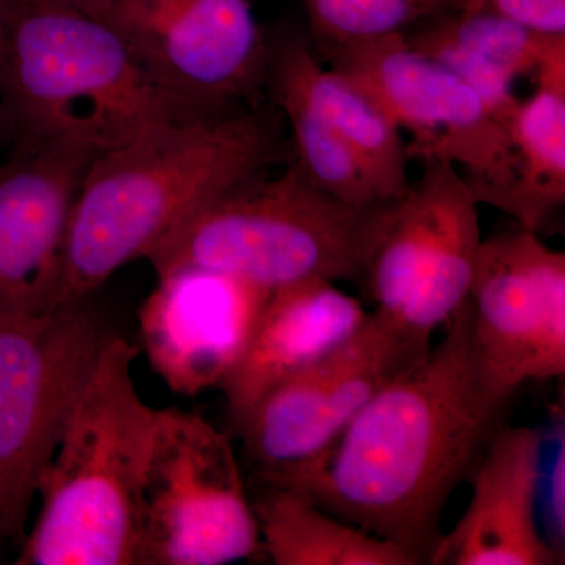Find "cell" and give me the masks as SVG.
Masks as SVG:
<instances>
[{
    "label": "cell",
    "instance_id": "obj_1",
    "mask_svg": "<svg viewBox=\"0 0 565 565\" xmlns=\"http://www.w3.org/2000/svg\"><path fill=\"white\" fill-rule=\"evenodd\" d=\"M440 343L390 382L321 462L292 484L334 515L429 564L441 515L484 451L504 404L486 388L465 302Z\"/></svg>",
    "mask_w": 565,
    "mask_h": 565
},
{
    "label": "cell",
    "instance_id": "obj_2",
    "mask_svg": "<svg viewBox=\"0 0 565 565\" xmlns=\"http://www.w3.org/2000/svg\"><path fill=\"white\" fill-rule=\"evenodd\" d=\"M281 129L277 107H252L159 122L95 156L71 215L58 305L92 297L196 211L277 161Z\"/></svg>",
    "mask_w": 565,
    "mask_h": 565
},
{
    "label": "cell",
    "instance_id": "obj_3",
    "mask_svg": "<svg viewBox=\"0 0 565 565\" xmlns=\"http://www.w3.org/2000/svg\"><path fill=\"white\" fill-rule=\"evenodd\" d=\"M136 348L103 345L36 486L18 565H140L143 492L159 408L134 381Z\"/></svg>",
    "mask_w": 565,
    "mask_h": 565
},
{
    "label": "cell",
    "instance_id": "obj_4",
    "mask_svg": "<svg viewBox=\"0 0 565 565\" xmlns=\"http://www.w3.org/2000/svg\"><path fill=\"white\" fill-rule=\"evenodd\" d=\"M0 102L14 143L62 141L98 156L159 122L199 117L166 95L102 13L65 0H9Z\"/></svg>",
    "mask_w": 565,
    "mask_h": 565
},
{
    "label": "cell",
    "instance_id": "obj_5",
    "mask_svg": "<svg viewBox=\"0 0 565 565\" xmlns=\"http://www.w3.org/2000/svg\"><path fill=\"white\" fill-rule=\"evenodd\" d=\"M259 174L237 182L170 234L148 256L156 275L210 270L269 291L315 278L363 282L396 200L341 202L294 161L274 180Z\"/></svg>",
    "mask_w": 565,
    "mask_h": 565
},
{
    "label": "cell",
    "instance_id": "obj_6",
    "mask_svg": "<svg viewBox=\"0 0 565 565\" xmlns=\"http://www.w3.org/2000/svg\"><path fill=\"white\" fill-rule=\"evenodd\" d=\"M111 333L92 297L0 315V541H24L40 476Z\"/></svg>",
    "mask_w": 565,
    "mask_h": 565
},
{
    "label": "cell",
    "instance_id": "obj_7",
    "mask_svg": "<svg viewBox=\"0 0 565 565\" xmlns=\"http://www.w3.org/2000/svg\"><path fill=\"white\" fill-rule=\"evenodd\" d=\"M316 52L411 136L408 158L451 162L479 204L511 214L516 178L511 137L467 82L414 50L403 33Z\"/></svg>",
    "mask_w": 565,
    "mask_h": 565
},
{
    "label": "cell",
    "instance_id": "obj_8",
    "mask_svg": "<svg viewBox=\"0 0 565 565\" xmlns=\"http://www.w3.org/2000/svg\"><path fill=\"white\" fill-rule=\"evenodd\" d=\"M430 348V338L371 310L344 343L264 393L234 418L264 484L289 486L313 470L375 394Z\"/></svg>",
    "mask_w": 565,
    "mask_h": 565
},
{
    "label": "cell",
    "instance_id": "obj_9",
    "mask_svg": "<svg viewBox=\"0 0 565 565\" xmlns=\"http://www.w3.org/2000/svg\"><path fill=\"white\" fill-rule=\"evenodd\" d=\"M258 552V520L232 438L203 416L159 408L140 565H225Z\"/></svg>",
    "mask_w": 565,
    "mask_h": 565
},
{
    "label": "cell",
    "instance_id": "obj_10",
    "mask_svg": "<svg viewBox=\"0 0 565 565\" xmlns=\"http://www.w3.org/2000/svg\"><path fill=\"white\" fill-rule=\"evenodd\" d=\"M478 200L448 161L423 173L393 204L363 282L373 311L430 338L467 302L482 236Z\"/></svg>",
    "mask_w": 565,
    "mask_h": 565
},
{
    "label": "cell",
    "instance_id": "obj_11",
    "mask_svg": "<svg viewBox=\"0 0 565 565\" xmlns=\"http://www.w3.org/2000/svg\"><path fill=\"white\" fill-rule=\"evenodd\" d=\"M102 14L152 82L199 117L236 114L266 87L267 35L250 0H111Z\"/></svg>",
    "mask_w": 565,
    "mask_h": 565
},
{
    "label": "cell",
    "instance_id": "obj_12",
    "mask_svg": "<svg viewBox=\"0 0 565 565\" xmlns=\"http://www.w3.org/2000/svg\"><path fill=\"white\" fill-rule=\"evenodd\" d=\"M479 373L494 401L565 374V255L520 228L482 239L467 299Z\"/></svg>",
    "mask_w": 565,
    "mask_h": 565
},
{
    "label": "cell",
    "instance_id": "obj_13",
    "mask_svg": "<svg viewBox=\"0 0 565 565\" xmlns=\"http://www.w3.org/2000/svg\"><path fill=\"white\" fill-rule=\"evenodd\" d=\"M93 158L62 141H21L0 161V315L57 307L71 215Z\"/></svg>",
    "mask_w": 565,
    "mask_h": 565
},
{
    "label": "cell",
    "instance_id": "obj_14",
    "mask_svg": "<svg viewBox=\"0 0 565 565\" xmlns=\"http://www.w3.org/2000/svg\"><path fill=\"white\" fill-rule=\"evenodd\" d=\"M269 296L262 286L210 270L158 275L139 316L152 371L181 396L221 388L243 359Z\"/></svg>",
    "mask_w": 565,
    "mask_h": 565
},
{
    "label": "cell",
    "instance_id": "obj_15",
    "mask_svg": "<svg viewBox=\"0 0 565 565\" xmlns=\"http://www.w3.org/2000/svg\"><path fill=\"white\" fill-rule=\"evenodd\" d=\"M470 476L467 509L452 530L441 534L429 564L553 565L563 559L539 523L542 435L537 430H494Z\"/></svg>",
    "mask_w": 565,
    "mask_h": 565
},
{
    "label": "cell",
    "instance_id": "obj_16",
    "mask_svg": "<svg viewBox=\"0 0 565 565\" xmlns=\"http://www.w3.org/2000/svg\"><path fill=\"white\" fill-rule=\"evenodd\" d=\"M367 315L356 297L321 278L270 291L243 359L221 386L233 418L344 343Z\"/></svg>",
    "mask_w": 565,
    "mask_h": 565
},
{
    "label": "cell",
    "instance_id": "obj_17",
    "mask_svg": "<svg viewBox=\"0 0 565 565\" xmlns=\"http://www.w3.org/2000/svg\"><path fill=\"white\" fill-rule=\"evenodd\" d=\"M266 87L273 98L299 103L351 147L366 163L386 200L407 191L411 158L403 132L355 82L323 65L303 33L288 31L267 36Z\"/></svg>",
    "mask_w": 565,
    "mask_h": 565
},
{
    "label": "cell",
    "instance_id": "obj_18",
    "mask_svg": "<svg viewBox=\"0 0 565 565\" xmlns=\"http://www.w3.org/2000/svg\"><path fill=\"white\" fill-rule=\"evenodd\" d=\"M403 35L478 92L505 128L520 103L515 82L534 77L546 54L565 40L489 11L460 9L419 22Z\"/></svg>",
    "mask_w": 565,
    "mask_h": 565
},
{
    "label": "cell",
    "instance_id": "obj_19",
    "mask_svg": "<svg viewBox=\"0 0 565 565\" xmlns=\"http://www.w3.org/2000/svg\"><path fill=\"white\" fill-rule=\"evenodd\" d=\"M534 79L533 95L520 99L508 125L516 174L509 217L539 234L565 204V40Z\"/></svg>",
    "mask_w": 565,
    "mask_h": 565
},
{
    "label": "cell",
    "instance_id": "obj_20",
    "mask_svg": "<svg viewBox=\"0 0 565 565\" xmlns=\"http://www.w3.org/2000/svg\"><path fill=\"white\" fill-rule=\"evenodd\" d=\"M253 509L259 552L275 565H418L401 546L334 515L299 490L266 486Z\"/></svg>",
    "mask_w": 565,
    "mask_h": 565
},
{
    "label": "cell",
    "instance_id": "obj_21",
    "mask_svg": "<svg viewBox=\"0 0 565 565\" xmlns=\"http://www.w3.org/2000/svg\"><path fill=\"white\" fill-rule=\"evenodd\" d=\"M273 99L291 134L294 162L308 180L353 206L392 202L385 199L366 163L340 137L299 103L289 98Z\"/></svg>",
    "mask_w": 565,
    "mask_h": 565
},
{
    "label": "cell",
    "instance_id": "obj_22",
    "mask_svg": "<svg viewBox=\"0 0 565 565\" xmlns=\"http://www.w3.org/2000/svg\"><path fill=\"white\" fill-rule=\"evenodd\" d=\"M316 51L405 33L459 0H299Z\"/></svg>",
    "mask_w": 565,
    "mask_h": 565
},
{
    "label": "cell",
    "instance_id": "obj_23",
    "mask_svg": "<svg viewBox=\"0 0 565 565\" xmlns=\"http://www.w3.org/2000/svg\"><path fill=\"white\" fill-rule=\"evenodd\" d=\"M457 9L489 11L531 31L565 35V0H459Z\"/></svg>",
    "mask_w": 565,
    "mask_h": 565
},
{
    "label": "cell",
    "instance_id": "obj_24",
    "mask_svg": "<svg viewBox=\"0 0 565 565\" xmlns=\"http://www.w3.org/2000/svg\"><path fill=\"white\" fill-rule=\"evenodd\" d=\"M564 435L561 433L553 462L546 471V514H548V541L555 552L564 557Z\"/></svg>",
    "mask_w": 565,
    "mask_h": 565
},
{
    "label": "cell",
    "instance_id": "obj_25",
    "mask_svg": "<svg viewBox=\"0 0 565 565\" xmlns=\"http://www.w3.org/2000/svg\"><path fill=\"white\" fill-rule=\"evenodd\" d=\"M14 145L13 125H11L9 111L0 102V152L10 151Z\"/></svg>",
    "mask_w": 565,
    "mask_h": 565
},
{
    "label": "cell",
    "instance_id": "obj_26",
    "mask_svg": "<svg viewBox=\"0 0 565 565\" xmlns=\"http://www.w3.org/2000/svg\"><path fill=\"white\" fill-rule=\"evenodd\" d=\"M65 2L74 3V6L82 7L85 10L95 11V13H102L111 0H65Z\"/></svg>",
    "mask_w": 565,
    "mask_h": 565
},
{
    "label": "cell",
    "instance_id": "obj_27",
    "mask_svg": "<svg viewBox=\"0 0 565 565\" xmlns=\"http://www.w3.org/2000/svg\"><path fill=\"white\" fill-rule=\"evenodd\" d=\"M7 2H9V0H0V9H3V7L7 6Z\"/></svg>",
    "mask_w": 565,
    "mask_h": 565
}]
</instances>
